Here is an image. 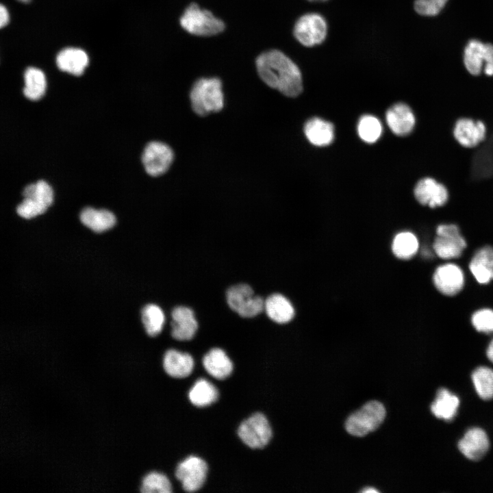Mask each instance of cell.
I'll return each mask as SVG.
<instances>
[{
	"instance_id": "cell-7",
	"label": "cell",
	"mask_w": 493,
	"mask_h": 493,
	"mask_svg": "<svg viewBox=\"0 0 493 493\" xmlns=\"http://www.w3.org/2000/svg\"><path fill=\"white\" fill-rule=\"evenodd\" d=\"M436 237L433 243V251L440 258L451 260L461 256L466 247V242L455 224H441L435 230Z\"/></svg>"
},
{
	"instance_id": "cell-9",
	"label": "cell",
	"mask_w": 493,
	"mask_h": 493,
	"mask_svg": "<svg viewBox=\"0 0 493 493\" xmlns=\"http://www.w3.org/2000/svg\"><path fill=\"white\" fill-rule=\"evenodd\" d=\"M238 434L249 447L261 448L271 439L272 429L266 416L262 413H255L240 424Z\"/></svg>"
},
{
	"instance_id": "cell-32",
	"label": "cell",
	"mask_w": 493,
	"mask_h": 493,
	"mask_svg": "<svg viewBox=\"0 0 493 493\" xmlns=\"http://www.w3.org/2000/svg\"><path fill=\"white\" fill-rule=\"evenodd\" d=\"M358 134L368 143L376 142L382 132L381 124L378 118L371 115L362 116L357 125Z\"/></svg>"
},
{
	"instance_id": "cell-1",
	"label": "cell",
	"mask_w": 493,
	"mask_h": 493,
	"mask_svg": "<svg viewBox=\"0 0 493 493\" xmlns=\"http://www.w3.org/2000/svg\"><path fill=\"white\" fill-rule=\"evenodd\" d=\"M255 64L260 77L270 88L290 97L302 92L299 67L281 51L273 49L264 52L257 57Z\"/></svg>"
},
{
	"instance_id": "cell-15",
	"label": "cell",
	"mask_w": 493,
	"mask_h": 493,
	"mask_svg": "<svg viewBox=\"0 0 493 493\" xmlns=\"http://www.w3.org/2000/svg\"><path fill=\"white\" fill-rule=\"evenodd\" d=\"M433 282L436 289L446 296H455L464 285V275L459 266L446 263L438 266L434 271Z\"/></svg>"
},
{
	"instance_id": "cell-26",
	"label": "cell",
	"mask_w": 493,
	"mask_h": 493,
	"mask_svg": "<svg viewBox=\"0 0 493 493\" xmlns=\"http://www.w3.org/2000/svg\"><path fill=\"white\" fill-rule=\"evenodd\" d=\"M81 223L91 230L100 233L112 228L116 223V217L106 210L84 208L80 214Z\"/></svg>"
},
{
	"instance_id": "cell-33",
	"label": "cell",
	"mask_w": 493,
	"mask_h": 493,
	"mask_svg": "<svg viewBox=\"0 0 493 493\" xmlns=\"http://www.w3.org/2000/svg\"><path fill=\"white\" fill-rule=\"evenodd\" d=\"M140 492L143 493H170L172 487L169 479L162 473L151 472L142 479Z\"/></svg>"
},
{
	"instance_id": "cell-39",
	"label": "cell",
	"mask_w": 493,
	"mask_h": 493,
	"mask_svg": "<svg viewBox=\"0 0 493 493\" xmlns=\"http://www.w3.org/2000/svg\"><path fill=\"white\" fill-rule=\"evenodd\" d=\"M307 1H311V2H319V1L322 2V1H325L327 0H307Z\"/></svg>"
},
{
	"instance_id": "cell-4",
	"label": "cell",
	"mask_w": 493,
	"mask_h": 493,
	"mask_svg": "<svg viewBox=\"0 0 493 493\" xmlns=\"http://www.w3.org/2000/svg\"><path fill=\"white\" fill-rule=\"evenodd\" d=\"M180 25L188 33L201 36L216 35L225 29L223 21L209 10H201L196 3H191L186 9L180 18Z\"/></svg>"
},
{
	"instance_id": "cell-34",
	"label": "cell",
	"mask_w": 493,
	"mask_h": 493,
	"mask_svg": "<svg viewBox=\"0 0 493 493\" xmlns=\"http://www.w3.org/2000/svg\"><path fill=\"white\" fill-rule=\"evenodd\" d=\"M471 323L479 332L493 333V309L483 308L476 311L472 315Z\"/></svg>"
},
{
	"instance_id": "cell-10",
	"label": "cell",
	"mask_w": 493,
	"mask_h": 493,
	"mask_svg": "<svg viewBox=\"0 0 493 493\" xmlns=\"http://www.w3.org/2000/svg\"><path fill=\"white\" fill-rule=\"evenodd\" d=\"M327 33L325 18L317 13H308L301 16L295 23L294 35L305 47L321 44Z\"/></svg>"
},
{
	"instance_id": "cell-12",
	"label": "cell",
	"mask_w": 493,
	"mask_h": 493,
	"mask_svg": "<svg viewBox=\"0 0 493 493\" xmlns=\"http://www.w3.org/2000/svg\"><path fill=\"white\" fill-rule=\"evenodd\" d=\"M207 472V465L201 458L190 456L177 467L176 477L187 492H195L203 485Z\"/></svg>"
},
{
	"instance_id": "cell-30",
	"label": "cell",
	"mask_w": 493,
	"mask_h": 493,
	"mask_svg": "<svg viewBox=\"0 0 493 493\" xmlns=\"http://www.w3.org/2000/svg\"><path fill=\"white\" fill-rule=\"evenodd\" d=\"M472 380L481 399H493V369L487 366L477 368L472 373Z\"/></svg>"
},
{
	"instance_id": "cell-35",
	"label": "cell",
	"mask_w": 493,
	"mask_h": 493,
	"mask_svg": "<svg viewBox=\"0 0 493 493\" xmlns=\"http://www.w3.org/2000/svg\"><path fill=\"white\" fill-rule=\"evenodd\" d=\"M9 22V14L7 9L3 5L0 6V26L3 27Z\"/></svg>"
},
{
	"instance_id": "cell-28",
	"label": "cell",
	"mask_w": 493,
	"mask_h": 493,
	"mask_svg": "<svg viewBox=\"0 0 493 493\" xmlns=\"http://www.w3.org/2000/svg\"><path fill=\"white\" fill-rule=\"evenodd\" d=\"M188 396L190 402L195 406L205 407L216 401L218 392L211 382L200 379L190 389Z\"/></svg>"
},
{
	"instance_id": "cell-16",
	"label": "cell",
	"mask_w": 493,
	"mask_h": 493,
	"mask_svg": "<svg viewBox=\"0 0 493 493\" xmlns=\"http://www.w3.org/2000/svg\"><path fill=\"white\" fill-rule=\"evenodd\" d=\"M490 447L485 431L479 427L469 429L458 442L459 451L468 459L478 461L483 457Z\"/></svg>"
},
{
	"instance_id": "cell-36",
	"label": "cell",
	"mask_w": 493,
	"mask_h": 493,
	"mask_svg": "<svg viewBox=\"0 0 493 493\" xmlns=\"http://www.w3.org/2000/svg\"><path fill=\"white\" fill-rule=\"evenodd\" d=\"M486 355L489 360L493 363V339L491 340L488 346Z\"/></svg>"
},
{
	"instance_id": "cell-19",
	"label": "cell",
	"mask_w": 493,
	"mask_h": 493,
	"mask_svg": "<svg viewBox=\"0 0 493 493\" xmlns=\"http://www.w3.org/2000/svg\"><path fill=\"white\" fill-rule=\"evenodd\" d=\"M469 269L479 283L485 284L493 279V248L485 246L476 251Z\"/></svg>"
},
{
	"instance_id": "cell-18",
	"label": "cell",
	"mask_w": 493,
	"mask_h": 493,
	"mask_svg": "<svg viewBox=\"0 0 493 493\" xmlns=\"http://www.w3.org/2000/svg\"><path fill=\"white\" fill-rule=\"evenodd\" d=\"M172 336L177 340H191L198 328L193 311L185 306H178L172 311Z\"/></svg>"
},
{
	"instance_id": "cell-25",
	"label": "cell",
	"mask_w": 493,
	"mask_h": 493,
	"mask_svg": "<svg viewBox=\"0 0 493 493\" xmlns=\"http://www.w3.org/2000/svg\"><path fill=\"white\" fill-rule=\"evenodd\" d=\"M459 406V399L455 394L446 388H440L431 405V411L436 418L451 421L456 416Z\"/></svg>"
},
{
	"instance_id": "cell-21",
	"label": "cell",
	"mask_w": 493,
	"mask_h": 493,
	"mask_svg": "<svg viewBox=\"0 0 493 493\" xmlns=\"http://www.w3.org/2000/svg\"><path fill=\"white\" fill-rule=\"evenodd\" d=\"M88 64V55L80 49H64L56 57V64L61 71L76 76L82 75Z\"/></svg>"
},
{
	"instance_id": "cell-11",
	"label": "cell",
	"mask_w": 493,
	"mask_h": 493,
	"mask_svg": "<svg viewBox=\"0 0 493 493\" xmlns=\"http://www.w3.org/2000/svg\"><path fill=\"white\" fill-rule=\"evenodd\" d=\"M174 157V152L168 144L159 141H152L145 147L142 162L147 174L157 177L168 171Z\"/></svg>"
},
{
	"instance_id": "cell-27",
	"label": "cell",
	"mask_w": 493,
	"mask_h": 493,
	"mask_svg": "<svg viewBox=\"0 0 493 493\" xmlns=\"http://www.w3.org/2000/svg\"><path fill=\"white\" fill-rule=\"evenodd\" d=\"M24 95L29 99L36 101L42 97L46 90V79L43 72L34 67H29L24 73Z\"/></svg>"
},
{
	"instance_id": "cell-37",
	"label": "cell",
	"mask_w": 493,
	"mask_h": 493,
	"mask_svg": "<svg viewBox=\"0 0 493 493\" xmlns=\"http://www.w3.org/2000/svg\"><path fill=\"white\" fill-rule=\"evenodd\" d=\"M428 1L440 7L441 8H444L446 3L448 0H427Z\"/></svg>"
},
{
	"instance_id": "cell-5",
	"label": "cell",
	"mask_w": 493,
	"mask_h": 493,
	"mask_svg": "<svg viewBox=\"0 0 493 493\" xmlns=\"http://www.w3.org/2000/svg\"><path fill=\"white\" fill-rule=\"evenodd\" d=\"M23 201L18 205V214L24 218H31L43 214L51 205L53 192L45 181L40 180L27 186L23 192Z\"/></svg>"
},
{
	"instance_id": "cell-22",
	"label": "cell",
	"mask_w": 493,
	"mask_h": 493,
	"mask_svg": "<svg viewBox=\"0 0 493 493\" xmlns=\"http://www.w3.org/2000/svg\"><path fill=\"white\" fill-rule=\"evenodd\" d=\"M206 371L217 379H225L233 370V364L226 353L219 348L211 349L203 357Z\"/></svg>"
},
{
	"instance_id": "cell-40",
	"label": "cell",
	"mask_w": 493,
	"mask_h": 493,
	"mask_svg": "<svg viewBox=\"0 0 493 493\" xmlns=\"http://www.w3.org/2000/svg\"><path fill=\"white\" fill-rule=\"evenodd\" d=\"M18 1L23 2V3H29L31 0H18Z\"/></svg>"
},
{
	"instance_id": "cell-31",
	"label": "cell",
	"mask_w": 493,
	"mask_h": 493,
	"mask_svg": "<svg viewBox=\"0 0 493 493\" xmlns=\"http://www.w3.org/2000/svg\"><path fill=\"white\" fill-rule=\"evenodd\" d=\"M142 320L147 334L154 337L163 329L165 316L162 309L155 304H149L142 310Z\"/></svg>"
},
{
	"instance_id": "cell-3",
	"label": "cell",
	"mask_w": 493,
	"mask_h": 493,
	"mask_svg": "<svg viewBox=\"0 0 493 493\" xmlns=\"http://www.w3.org/2000/svg\"><path fill=\"white\" fill-rule=\"evenodd\" d=\"M386 414L383 405L377 401L366 403L347 418L345 427L349 433L362 437L377 429Z\"/></svg>"
},
{
	"instance_id": "cell-14",
	"label": "cell",
	"mask_w": 493,
	"mask_h": 493,
	"mask_svg": "<svg viewBox=\"0 0 493 493\" xmlns=\"http://www.w3.org/2000/svg\"><path fill=\"white\" fill-rule=\"evenodd\" d=\"M414 194L416 201L431 208L442 207L449 198L447 188L441 182L430 177L420 179L416 184Z\"/></svg>"
},
{
	"instance_id": "cell-29",
	"label": "cell",
	"mask_w": 493,
	"mask_h": 493,
	"mask_svg": "<svg viewBox=\"0 0 493 493\" xmlns=\"http://www.w3.org/2000/svg\"><path fill=\"white\" fill-rule=\"evenodd\" d=\"M419 247L416 236L410 231L396 234L392 241V250L396 257L407 260L414 257Z\"/></svg>"
},
{
	"instance_id": "cell-38",
	"label": "cell",
	"mask_w": 493,
	"mask_h": 493,
	"mask_svg": "<svg viewBox=\"0 0 493 493\" xmlns=\"http://www.w3.org/2000/svg\"><path fill=\"white\" fill-rule=\"evenodd\" d=\"M361 492H364V493H377V492H379V490H377L375 489V488H372V487L365 488H364V490H362Z\"/></svg>"
},
{
	"instance_id": "cell-8",
	"label": "cell",
	"mask_w": 493,
	"mask_h": 493,
	"mask_svg": "<svg viewBox=\"0 0 493 493\" xmlns=\"http://www.w3.org/2000/svg\"><path fill=\"white\" fill-rule=\"evenodd\" d=\"M464 64L472 75H479L483 71L486 75H493V45L470 40L464 53Z\"/></svg>"
},
{
	"instance_id": "cell-20",
	"label": "cell",
	"mask_w": 493,
	"mask_h": 493,
	"mask_svg": "<svg viewBox=\"0 0 493 493\" xmlns=\"http://www.w3.org/2000/svg\"><path fill=\"white\" fill-rule=\"evenodd\" d=\"M163 365L168 375L175 378H184L192 372L194 359L187 353L170 349L164 355Z\"/></svg>"
},
{
	"instance_id": "cell-17",
	"label": "cell",
	"mask_w": 493,
	"mask_h": 493,
	"mask_svg": "<svg viewBox=\"0 0 493 493\" xmlns=\"http://www.w3.org/2000/svg\"><path fill=\"white\" fill-rule=\"evenodd\" d=\"M385 118L391 131L399 136L409 134L416 125L412 110L404 103H398L390 107L386 112Z\"/></svg>"
},
{
	"instance_id": "cell-24",
	"label": "cell",
	"mask_w": 493,
	"mask_h": 493,
	"mask_svg": "<svg viewBox=\"0 0 493 493\" xmlns=\"http://www.w3.org/2000/svg\"><path fill=\"white\" fill-rule=\"evenodd\" d=\"M264 310L272 320L280 324L290 322L294 316L293 305L280 294H273L264 301Z\"/></svg>"
},
{
	"instance_id": "cell-2",
	"label": "cell",
	"mask_w": 493,
	"mask_h": 493,
	"mask_svg": "<svg viewBox=\"0 0 493 493\" xmlns=\"http://www.w3.org/2000/svg\"><path fill=\"white\" fill-rule=\"evenodd\" d=\"M192 110L200 116L218 112L224 107L222 82L217 77L201 78L190 92Z\"/></svg>"
},
{
	"instance_id": "cell-13",
	"label": "cell",
	"mask_w": 493,
	"mask_h": 493,
	"mask_svg": "<svg viewBox=\"0 0 493 493\" xmlns=\"http://www.w3.org/2000/svg\"><path fill=\"white\" fill-rule=\"evenodd\" d=\"M453 135L462 147L474 148L486 138L487 127L482 121L462 117L455 121L453 128Z\"/></svg>"
},
{
	"instance_id": "cell-23",
	"label": "cell",
	"mask_w": 493,
	"mask_h": 493,
	"mask_svg": "<svg viewBox=\"0 0 493 493\" xmlns=\"http://www.w3.org/2000/svg\"><path fill=\"white\" fill-rule=\"evenodd\" d=\"M304 133L312 144L318 147L329 145L334 138L333 125L318 117L312 118L306 122Z\"/></svg>"
},
{
	"instance_id": "cell-6",
	"label": "cell",
	"mask_w": 493,
	"mask_h": 493,
	"mask_svg": "<svg viewBox=\"0 0 493 493\" xmlns=\"http://www.w3.org/2000/svg\"><path fill=\"white\" fill-rule=\"evenodd\" d=\"M229 307L244 318H252L264 310V301L254 294L250 286L240 283L230 287L226 292Z\"/></svg>"
}]
</instances>
